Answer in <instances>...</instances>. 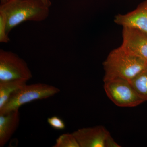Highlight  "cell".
<instances>
[{
  "instance_id": "cell-8",
  "label": "cell",
  "mask_w": 147,
  "mask_h": 147,
  "mask_svg": "<svg viewBox=\"0 0 147 147\" xmlns=\"http://www.w3.org/2000/svg\"><path fill=\"white\" fill-rule=\"evenodd\" d=\"M80 147H105L109 132L102 126L86 127L78 129L72 133Z\"/></svg>"
},
{
  "instance_id": "cell-13",
  "label": "cell",
  "mask_w": 147,
  "mask_h": 147,
  "mask_svg": "<svg viewBox=\"0 0 147 147\" xmlns=\"http://www.w3.org/2000/svg\"><path fill=\"white\" fill-rule=\"evenodd\" d=\"M10 41L7 32L6 19L4 14L0 11V42L7 43Z\"/></svg>"
},
{
  "instance_id": "cell-10",
  "label": "cell",
  "mask_w": 147,
  "mask_h": 147,
  "mask_svg": "<svg viewBox=\"0 0 147 147\" xmlns=\"http://www.w3.org/2000/svg\"><path fill=\"white\" fill-rule=\"evenodd\" d=\"M27 82L23 80L0 82V109L7 102L11 95L26 85Z\"/></svg>"
},
{
  "instance_id": "cell-15",
  "label": "cell",
  "mask_w": 147,
  "mask_h": 147,
  "mask_svg": "<svg viewBox=\"0 0 147 147\" xmlns=\"http://www.w3.org/2000/svg\"><path fill=\"white\" fill-rule=\"evenodd\" d=\"M121 146L114 140L110 134L108 135L106 139L105 147H119Z\"/></svg>"
},
{
  "instance_id": "cell-3",
  "label": "cell",
  "mask_w": 147,
  "mask_h": 147,
  "mask_svg": "<svg viewBox=\"0 0 147 147\" xmlns=\"http://www.w3.org/2000/svg\"><path fill=\"white\" fill-rule=\"evenodd\" d=\"M60 92V90L57 87L44 83L26 84L11 95L7 102L0 109V114L19 110L24 104L52 97Z\"/></svg>"
},
{
  "instance_id": "cell-16",
  "label": "cell",
  "mask_w": 147,
  "mask_h": 147,
  "mask_svg": "<svg viewBox=\"0 0 147 147\" xmlns=\"http://www.w3.org/2000/svg\"><path fill=\"white\" fill-rule=\"evenodd\" d=\"M40 1L48 7H50L51 5V2L50 0H40Z\"/></svg>"
},
{
  "instance_id": "cell-6",
  "label": "cell",
  "mask_w": 147,
  "mask_h": 147,
  "mask_svg": "<svg viewBox=\"0 0 147 147\" xmlns=\"http://www.w3.org/2000/svg\"><path fill=\"white\" fill-rule=\"evenodd\" d=\"M121 47L147 64V34L139 30L123 28Z\"/></svg>"
},
{
  "instance_id": "cell-1",
  "label": "cell",
  "mask_w": 147,
  "mask_h": 147,
  "mask_svg": "<svg viewBox=\"0 0 147 147\" xmlns=\"http://www.w3.org/2000/svg\"><path fill=\"white\" fill-rule=\"evenodd\" d=\"M49 7L40 0H9L1 5L0 11L6 19L7 32L27 21H44L49 14Z\"/></svg>"
},
{
  "instance_id": "cell-9",
  "label": "cell",
  "mask_w": 147,
  "mask_h": 147,
  "mask_svg": "<svg viewBox=\"0 0 147 147\" xmlns=\"http://www.w3.org/2000/svg\"><path fill=\"white\" fill-rule=\"evenodd\" d=\"M19 110L0 114V147L5 146L13 136L20 122Z\"/></svg>"
},
{
  "instance_id": "cell-14",
  "label": "cell",
  "mask_w": 147,
  "mask_h": 147,
  "mask_svg": "<svg viewBox=\"0 0 147 147\" xmlns=\"http://www.w3.org/2000/svg\"><path fill=\"white\" fill-rule=\"evenodd\" d=\"M47 122L51 127L56 130H63L65 129L64 122L57 116H54L48 118Z\"/></svg>"
},
{
  "instance_id": "cell-7",
  "label": "cell",
  "mask_w": 147,
  "mask_h": 147,
  "mask_svg": "<svg viewBox=\"0 0 147 147\" xmlns=\"http://www.w3.org/2000/svg\"><path fill=\"white\" fill-rule=\"evenodd\" d=\"M114 21L123 28L136 29L147 34V0L140 3L131 12L118 14Z\"/></svg>"
},
{
  "instance_id": "cell-5",
  "label": "cell",
  "mask_w": 147,
  "mask_h": 147,
  "mask_svg": "<svg viewBox=\"0 0 147 147\" xmlns=\"http://www.w3.org/2000/svg\"><path fill=\"white\" fill-rule=\"evenodd\" d=\"M104 82L106 94L110 100L117 106L135 107L145 102L128 81L115 79Z\"/></svg>"
},
{
  "instance_id": "cell-11",
  "label": "cell",
  "mask_w": 147,
  "mask_h": 147,
  "mask_svg": "<svg viewBox=\"0 0 147 147\" xmlns=\"http://www.w3.org/2000/svg\"><path fill=\"white\" fill-rule=\"evenodd\" d=\"M129 82L141 98L147 101V68Z\"/></svg>"
},
{
  "instance_id": "cell-4",
  "label": "cell",
  "mask_w": 147,
  "mask_h": 147,
  "mask_svg": "<svg viewBox=\"0 0 147 147\" xmlns=\"http://www.w3.org/2000/svg\"><path fill=\"white\" fill-rule=\"evenodd\" d=\"M32 77L28 66L23 59L11 51L0 50V82L13 80L28 82Z\"/></svg>"
},
{
  "instance_id": "cell-2",
  "label": "cell",
  "mask_w": 147,
  "mask_h": 147,
  "mask_svg": "<svg viewBox=\"0 0 147 147\" xmlns=\"http://www.w3.org/2000/svg\"><path fill=\"white\" fill-rule=\"evenodd\" d=\"M103 82L121 79L131 81L147 68L144 61L124 50L121 46L112 50L103 63Z\"/></svg>"
},
{
  "instance_id": "cell-17",
  "label": "cell",
  "mask_w": 147,
  "mask_h": 147,
  "mask_svg": "<svg viewBox=\"0 0 147 147\" xmlns=\"http://www.w3.org/2000/svg\"><path fill=\"white\" fill-rule=\"evenodd\" d=\"M9 0H0L1 1V5L7 2Z\"/></svg>"
},
{
  "instance_id": "cell-12",
  "label": "cell",
  "mask_w": 147,
  "mask_h": 147,
  "mask_svg": "<svg viewBox=\"0 0 147 147\" xmlns=\"http://www.w3.org/2000/svg\"><path fill=\"white\" fill-rule=\"evenodd\" d=\"M53 147H80V146L72 133H65L58 137Z\"/></svg>"
}]
</instances>
